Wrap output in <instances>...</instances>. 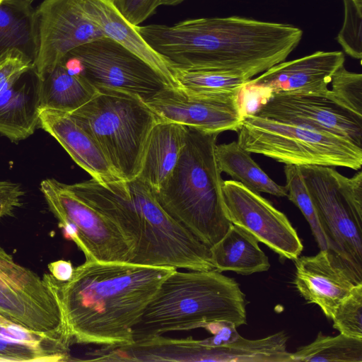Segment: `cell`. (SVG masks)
<instances>
[{"label": "cell", "instance_id": "cell-1", "mask_svg": "<svg viewBox=\"0 0 362 362\" xmlns=\"http://www.w3.org/2000/svg\"><path fill=\"white\" fill-rule=\"evenodd\" d=\"M175 269L86 260L66 281L50 274L42 277L57 297L70 346L111 347L134 341V328L163 280Z\"/></svg>", "mask_w": 362, "mask_h": 362}, {"label": "cell", "instance_id": "cell-2", "mask_svg": "<svg viewBox=\"0 0 362 362\" xmlns=\"http://www.w3.org/2000/svg\"><path fill=\"white\" fill-rule=\"evenodd\" d=\"M172 68L228 71L251 79L284 62L303 31L291 24L240 16L190 19L172 26H136Z\"/></svg>", "mask_w": 362, "mask_h": 362}, {"label": "cell", "instance_id": "cell-3", "mask_svg": "<svg viewBox=\"0 0 362 362\" xmlns=\"http://www.w3.org/2000/svg\"><path fill=\"white\" fill-rule=\"evenodd\" d=\"M67 187L110 219L135 245L130 263L177 269H215L210 249L175 221L138 177L103 185L94 179Z\"/></svg>", "mask_w": 362, "mask_h": 362}, {"label": "cell", "instance_id": "cell-4", "mask_svg": "<svg viewBox=\"0 0 362 362\" xmlns=\"http://www.w3.org/2000/svg\"><path fill=\"white\" fill-rule=\"evenodd\" d=\"M245 296L233 279L216 269H175L162 282L134 328V340L204 328L221 321L247 323Z\"/></svg>", "mask_w": 362, "mask_h": 362}, {"label": "cell", "instance_id": "cell-5", "mask_svg": "<svg viewBox=\"0 0 362 362\" xmlns=\"http://www.w3.org/2000/svg\"><path fill=\"white\" fill-rule=\"evenodd\" d=\"M218 135L187 127L185 145L178 162L155 192L163 209L209 247L231 224L223 209V180L216 158Z\"/></svg>", "mask_w": 362, "mask_h": 362}, {"label": "cell", "instance_id": "cell-6", "mask_svg": "<svg viewBox=\"0 0 362 362\" xmlns=\"http://www.w3.org/2000/svg\"><path fill=\"white\" fill-rule=\"evenodd\" d=\"M70 115L96 141L123 180L138 177L148 137L158 122L141 99L124 92L100 90Z\"/></svg>", "mask_w": 362, "mask_h": 362}, {"label": "cell", "instance_id": "cell-7", "mask_svg": "<svg viewBox=\"0 0 362 362\" xmlns=\"http://www.w3.org/2000/svg\"><path fill=\"white\" fill-rule=\"evenodd\" d=\"M237 132L243 148L285 165L361 168L362 147L344 136L307 125L249 113Z\"/></svg>", "mask_w": 362, "mask_h": 362}, {"label": "cell", "instance_id": "cell-8", "mask_svg": "<svg viewBox=\"0 0 362 362\" xmlns=\"http://www.w3.org/2000/svg\"><path fill=\"white\" fill-rule=\"evenodd\" d=\"M327 242L362 279V172L351 177L331 166H298Z\"/></svg>", "mask_w": 362, "mask_h": 362}, {"label": "cell", "instance_id": "cell-9", "mask_svg": "<svg viewBox=\"0 0 362 362\" xmlns=\"http://www.w3.org/2000/svg\"><path fill=\"white\" fill-rule=\"evenodd\" d=\"M40 191L66 237L83 252L86 260L130 263L134 243L66 184L45 179L40 183Z\"/></svg>", "mask_w": 362, "mask_h": 362}, {"label": "cell", "instance_id": "cell-10", "mask_svg": "<svg viewBox=\"0 0 362 362\" xmlns=\"http://www.w3.org/2000/svg\"><path fill=\"white\" fill-rule=\"evenodd\" d=\"M60 62L79 72L98 91L124 92L144 102L169 87L151 66L107 37L74 49Z\"/></svg>", "mask_w": 362, "mask_h": 362}, {"label": "cell", "instance_id": "cell-11", "mask_svg": "<svg viewBox=\"0 0 362 362\" xmlns=\"http://www.w3.org/2000/svg\"><path fill=\"white\" fill-rule=\"evenodd\" d=\"M0 317L30 331L65 340L57 297L35 272L0 246Z\"/></svg>", "mask_w": 362, "mask_h": 362}, {"label": "cell", "instance_id": "cell-12", "mask_svg": "<svg viewBox=\"0 0 362 362\" xmlns=\"http://www.w3.org/2000/svg\"><path fill=\"white\" fill-rule=\"evenodd\" d=\"M86 0H44L36 8L39 48L33 63L41 80L74 49L105 37Z\"/></svg>", "mask_w": 362, "mask_h": 362}, {"label": "cell", "instance_id": "cell-13", "mask_svg": "<svg viewBox=\"0 0 362 362\" xmlns=\"http://www.w3.org/2000/svg\"><path fill=\"white\" fill-rule=\"evenodd\" d=\"M228 220L253 235L281 257L295 260L301 254V240L286 215L267 199L240 182L225 180L222 186Z\"/></svg>", "mask_w": 362, "mask_h": 362}, {"label": "cell", "instance_id": "cell-14", "mask_svg": "<svg viewBox=\"0 0 362 362\" xmlns=\"http://www.w3.org/2000/svg\"><path fill=\"white\" fill-rule=\"evenodd\" d=\"M158 121L171 122L208 134L238 132L245 116L240 93L192 95L166 87L144 102Z\"/></svg>", "mask_w": 362, "mask_h": 362}, {"label": "cell", "instance_id": "cell-15", "mask_svg": "<svg viewBox=\"0 0 362 362\" xmlns=\"http://www.w3.org/2000/svg\"><path fill=\"white\" fill-rule=\"evenodd\" d=\"M40 78L33 62L16 49L0 58V134L25 139L39 127Z\"/></svg>", "mask_w": 362, "mask_h": 362}, {"label": "cell", "instance_id": "cell-16", "mask_svg": "<svg viewBox=\"0 0 362 362\" xmlns=\"http://www.w3.org/2000/svg\"><path fill=\"white\" fill-rule=\"evenodd\" d=\"M340 51H317L305 57L284 61L249 80L241 92L246 97L262 99L284 94L328 95L327 86L337 69L344 66Z\"/></svg>", "mask_w": 362, "mask_h": 362}, {"label": "cell", "instance_id": "cell-17", "mask_svg": "<svg viewBox=\"0 0 362 362\" xmlns=\"http://www.w3.org/2000/svg\"><path fill=\"white\" fill-rule=\"evenodd\" d=\"M253 114L338 134L362 147V115L339 105L329 94L274 95L260 104Z\"/></svg>", "mask_w": 362, "mask_h": 362}, {"label": "cell", "instance_id": "cell-18", "mask_svg": "<svg viewBox=\"0 0 362 362\" xmlns=\"http://www.w3.org/2000/svg\"><path fill=\"white\" fill-rule=\"evenodd\" d=\"M295 264L297 290L308 303L319 306L329 319L353 287L362 283V279L328 249L313 256H299Z\"/></svg>", "mask_w": 362, "mask_h": 362}, {"label": "cell", "instance_id": "cell-19", "mask_svg": "<svg viewBox=\"0 0 362 362\" xmlns=\"http://www.w3.org/2000/svg\"><path fill=\"white\" fill-rule=\"evenodd\" d=\"M39 127L54 138L92 179L103 185L123 180L96 141L70 114L40 109Z\"/></svg>", "mask_w": 362, "mask_h": 362}, {"label": "cell", "instance_id": "cell-20", "mask_svg": "<svg viewBox=\"0 0 362 362\" xmlns=\"http://www.w3.org/2000/svg\"><path fill=\"white\" fill-rule=\"evenodd\" d=\"M86 9L104 35L141 59L165 81L170 88H178L168 62L157 53L127 21L112 0H86Z\"/></svg>", "mask_w": 362, "mask_h": 362}, {"label": "cell", "instance_id": "cell-21", "mask_svg": "<svg viewBox=\"0 0 362 362\" xmlns=\"http://www.w3.org/2000/svg\"><path fill=\"white\" fill-rule=\"evenodd\" d=\"M187 127L158 121L148 137L138 178L154 192L167 180L175 168L185 145Z\"/></svg>", "mask_w": 362, "mask_h": 362}, {"label": "cell", "instance_id": "cell-22", "mask_svg": "<svg viewBox=\"0 0 362 362\" xmlns=\"http://www.w3.org/2000/svg\"><path fill=\"white\" fill-rule=\"evenodd\" d=\"M62 339L34 332L0 317V361H70Z\"/></svg>", "mask_w": 362, "mask_h": 362}, {"label": "cell", "instance_id": "cell-23", "mask_svg": "<svg viewBox=\"0 0 362 362\" xmlns=\"http://www.w3.org/2000/svg\"><path fill=\"white\" fill-rule=\"evenodd\" d=\"M214 267L241 275L267 272L271 265L259 240L241 227L230 224L224 235L209 247Z\"/></svg>", "mask_w": 362, "mask_h": 362}, {"label": "cell", "instance_id": "cell-24", "mask_svg": "<svg viewBox=\"0 0 362 362\" xmlns=\"http://www.w3.org/2000/svg\"><path fill=\"white\" fill-rule=\"evenodd\" d=\"M98 92L79 72L60 62L40 81L39 110L71 114Z\"/></svg>", "mask_w": 362, "mask_h": 362}, {"label": "cell", "instance_id": "cell-25", "mask_svg": "<svg viewBox=\"0 0 362 362\" xmlns=\"http://www.w3.org/2000/svg\"><path fill=\"white\" fill-rule=\"evenodd\" d=\"M30 0H4L0 4V58L16 49L34 63L39 41L36 13Z\"/></svg>", "mask_w": 362, "mask_h": 362}, {"label": "cell", "instance_id": "cell-26", "mask_svg": "<svg viewBox=\"0 0 362 362\" xmlns=\"http://www.w3.org/2000/svg\"><path fill=\"white\" fill-rule=\"evenodd\" d=\"M215 153L220 171L228 174L233 180L259 194L286 197V185H278L270 178L238 141L216 144Z\"/></svg>", "mask_w": 362, "mask_h": 362}, {"label": "cell", "instance_id": "cell-27", "mask_svg": "<svg viewBox=\"0 0 362 362\" xmlns=\"http://www.w3.org/2000/svg\"><path fill=\"white\" fill-rule=\"evenodd\" d=\"M179 88L188 94L226 95L240 93L250 80L228 71L172 68Z\"/></svg>", "mask_w": 362, "mask_h": 362}, {"label": "cell", "instance_id": "cell-28", "mask_svg": "<svg viewBox=\"0 0 362 362\" xmlns=\"http://www.w3.org/2000/svg\"><path fill=\"white\" fill-rule=\"evenodd\" d=\"M291 357L293 362H362V339L320 332L313 342L299 347Z\"/></svg>", "mask_w": 362, "mask_h": 362}, {"label": "cell", "instance_id": "cell-29", "mask_svg": "<svg viewBox=\"0 0 362 362\" xmlns=\"http://www.w3.org/2000/svg\"><path fill=\"white\" fill-rule=\"evenodd\" d=\"M286 177V197L302 212L309 223L312 233L320 250L327 249V242L320 225L316 210L304 184L299 168L286 165L284 168Z\"/></svg>", "mask_w": 362, "mask_h": 362}, {"label": "cell", "instance_id": "cell-30", "mask_svg": "<svg viewBox=\"0 0 362 362\" xmlns=\"http://www.w3.org/2000/svg\"><path fill=\"white\" fill-rule=\"evenodd\" d=\"M332 320L334 328L340 333L362 339V283L354 286L339 303Z\"/></svg>", "mask_w": 362, "mask_h": 362}, {"label": "cell", "instance_id": "cell-31", "mask_svg": "<svg viewBox=\"0 0 362 362\" xmlns=\"http://www.w3.org/2000/svg\"><path fill=\"white\" fill-rule=\"evenodd\" d=\"M329 95L351 112L362 115V74L351 72L342 66L332 78Z\"/></svg>", "mask_w": 362, "mask_h": 362}, {"label": "cell", "instance_id": "cell-32", "mask_svg": "<svg viewBox=\"0 0 362 362\" xmlns=\"http://www.w3.org/2000/svg\"><path fill=\"white\" fill-rule=\"evenodd\" d=\"M344 18L337 42L345 52L353 58L362 57V7L351 0H343Z\"/></svg>", "mask_w": 362, "mask_h": 362}, {"label": "cell", "instance_id": "cell-33", "mask_svg": "<svg viewBox=\"0 0 362 362\" xmlns=\"http://www.w3.org/2000/svg\"><path fill=\"white\" fill-rule=\"evenodd\" d=\"M124 18L137 26L151 15L158 6L160 0H112Z\"/></svg>", "mask_w": 362, "mask_h": 362}, {"label": "cell", "instance_id": "cell-34", "mask_svg": "<svg viewBox=\"0 0 362 362\" xmlns=\"http://www.w3.org/2000/svg\"><path fill=\"white\" fill-rule=\"evenodd\" d=\"M237 328L234 323L227 321L210 323L204 329L210 332L211 336L202 340L205 345L211 347L228 344L240 337Z\"/></svg>", "mask_w": 362, "mask_h": 362}, {"label": "cell", "instance_id": "cell-35", "mask_svg": "<svg viewBox=\"0 0 362 362\" xmlns=\"http://www.w3.org/2000/svg\"><path fill=\"white\" fill-rule=\"evenodd\" d=\"M24 192L18 183L0 181V219L11 216L22 205Z\"/></svg>", "mask_w": 362, "mask_h": 362}, {"label": "cell", "instance_id": "cell-36", "mask_svg": "<svg viewBox=\"0 0 362 362\" xmlns=\"http://www.w3.org/2000/svg\"><path fill=\"white\" fill-rule=\"evenodd\" d=\"M48 269L55 279L64 282L71 279L74 267L71 261L60 259L49 263Z\"/></svg>", "mask_w": 362, "mask_h": 362}, {"label": "cell", "instance_id": "cell-37", "mask_svg": "<svg viewBox=\"0 0 362 362\" xmlns=\"http://www.w3.org/2000/svg\"><path fill=\"white\" fill-rule=\"evenodd\" d=\"M185 0H160V6L166 5V6H175Z\"/></svg>", "mask_w": 362, "mask_h": 362}, {"label": "cell", "instance_id": "cell-38", "mask_svg": "<svg viewBox=\"0 0 362 362\" xmlns=\"http://www.w3.org/2000/svg\"><path fill=\"white\" fill-rule=\"evenodd\" d=\"M354 1L358 6L362 7V0H351Z\"/></svg>", "mask_w": 362, "mask_h": 362}, {"label": "cell", "instance_id": "cell-39", "mask_svg": "<svg viewBox=\"0 0 362 362\" xmlns=\"http://www.w3.org/2000/svg\"><path fill=\"white\" fill-rule=\"evenodd\" d=\"M4 0H0V4Z\"/></svg>", "mask_w": 362, "mask_h": 362}, {"label": "cell", "instance_id": "cell-40", "mask_svg": "<svg viewBox=\"0 0 362 362\" xmlns=\"http://www.w3.org/2000/svg\"><path fill=\"white\" fill-rule=\"evenodd\" d=\"M30 1H33L34 0H30Z\"/></svg>", "mask_w": 362, "mask_h": 362}]
</instances>
